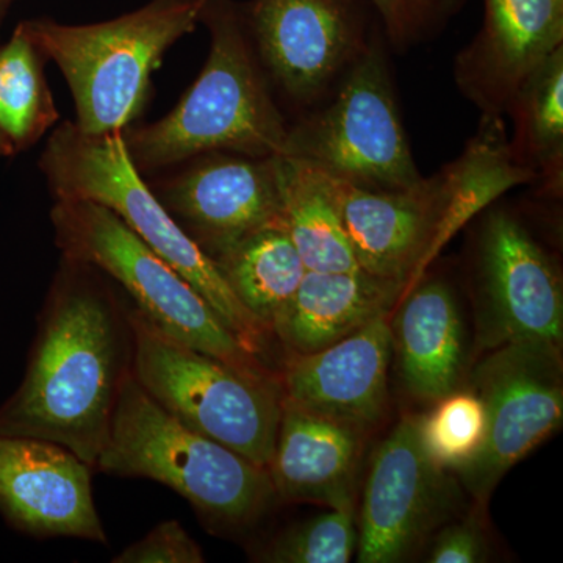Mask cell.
Returning <instances> with one entry per match:
<instances>
[{
	"label": "cell",
	"instance_id": "cell-1",
	"mask_svg": "<svg viewBox=\"0 0 563 563\" xmlns=\"http://www.w3.org/2000/svg\"><path fill=\"white\" fill-rule=\"evenodd\" d=\"M128 309L66 261L38 322L24 379L0 407V435L57 443L96 468L132 369Z\"/></svg>",
	"mask_w": 563,
	"mask_h": 563
},
{
	"label": "cell",
	"instance_id": "cell-2",
	"mask_svg": "<svg viewBox=\"0 0 563 563\" xmlns=\"http://www.w3.org/2000/svg\"><path fill=\"white\" fill-rule=\"evenodd\" d=\"M95 470L166 485L217 528L252 525L277 498L268 470L166 412L132 369L122 379Z\"/></svg>",
	"mask_w": 563,
	"mask_h": 563
},
{
	"label": "cell",
	"instance_id": "cell-3",
	"mask_svg": "<svg viewBox=\"0 0 563 563\" xmlns=\"http://www.w3.org/2000/svg\"><path fill=\"white\" fill-rule=\"evenodd\" d=\"M41 166L57 199L101 203L168 263L247 347L258 351L266 329L233 295L217 263L180 228L141 179L121 132H81L66 122L51 136Z\"/></svg>",
	"mask_w": 563,
	"mask_h": 563
},
{
	"label": "cell",
	"instance_id": "cell-4",
	"mask_svg": "<svg viewBox=\"0 0 563 563\" xmlns=\"http://www.w3.org/2000/svg\"><path fill=\"white\" fill-rule=\"evenodd\" d=\"M210 27L209 58L179 106L128 136L136 168H163L211 152L284 154L290 125L239 21L229 11H218Z\"/></svg>",
	"mask_w": 563,
	"mask_h": 563
},
{
	"label": "cell",
	"instance_id": "cell-5",
	"mask_svg": "<svg viewBox=\"0 0 563 563\" xmlns=\"http://www.w3.org/2000/svg\"><path fill=\"white\" fill-rule=\"evenodd\" d=\"M202 0H154L118 20L90 25H24L43 57L65 74L81 132H121L146 101L151 73L165 52L195 31Z\"/></svg>",
	"mask_w": 563,
	"mask_h": 563
},
{
	"label": "cell",
	"instance_id": "cell-6",
	"mask_svg": "<svg viewBox=\"0 0 563 563\" xmlns=\"http://www.w3.org/2000/svg\"><path fill=\"white\" fill-rule=\"evenodd\" d=\"M128 318L132 374L147 395L188 428L268 470L284 399L279 385L173 339L135 307Z\"/></svg>",
	"mask_w": 563,
	"mask_h": 563
},
{
	"label": "cell",
	"instance_id": "cell-7",
	"mask_svg": "<svg viewBox=\"0 0 563 563\" xmlns=\"http://www.w3.org/2000/svg\"><path fill=\"white\" fill-rule=\"evenodd\" d=\"M52 224L66 261L101 269L117 280L155 328L236 368L265 373L209 302L114 211L98 202L57 199Z\"/></svg>",
	"mask_w": 563,
	"mask_h": 563
},
{
	"label": "cell",
	"instance_id": "cell-8",
	"mask_svg": "<svg viewBox=\"0 0 563 563\" xmlns=\"http://www.w3.org/2000/svg\"><path fill=\"white\" fill-rule=\"evenodd\" d=\"M282 155L369 191H398L421 179L404 129L384 38L343 77L328 101L288 131Z\"/></svg>",
	"mask_w": 563,
	"mask_h": 563
},
{
	"label": "cell",
	"instance_id": "cell-9",
	"mask_svg": "<svg viewBox=\"0 0 563 563\" xmlns=\"http://www.w3.org/2000/svg\"><path fill=\"white\" fill-rule=\"evenodd\" d=\"M561 347L512 343L492 350L473 372L485 410V435L476 455L459 468L463 487L483 506L499 481L563 420Z\"/></svg>",
	"mask_w": 563,
	"mask_h": 563
},
{
	"label": "cell",
	"instance_id": "cell-10",
	"mask_svg": "<svg viewBox=\"0 0 563 563\" xmlns=\"http://www.w3.org/2000/svg\"><path fill=\"white\" fill-rule=\"evenodd\" d=\"M474 284L481 347L562 346L561 273L514 211L499 207L485 214L474 250Z\"/></svg>",
	"mask_w": 563,
	"mask_h": 563
},
{
	"label": "cell",
	"instance_id": "cell-11",
	"mask_svg": "<svg viewBox=\"0 0 563 563\" xmlns=\"http://www.w3.org/2000/svg\"><path fill=\"white\" fill-rule=\"evenodd\" d=\"M251 25L263 69L302 114L328 101L374 38L354 0H257Z\"/></svg>",
	"mask_w": 563,
	"mask_h": 563
},
{
	"label": "cell",
	"instance_id": "cell-12",
	"mask_svg": "<svg viewBox=\"0 0 563 563\" xmlns=\"http://www.w3.org/2000/svg\"><path fill=\"white\" fill-rule=\"evenodd\" d=\"M455 487L424 453L418 417H404L374 451L357 521V561H406L450 515Z\"/></svg>",
	"mask_w": 563,
	"mask_h": 563
},
{
	"label": "cell",
	"instance_id": "cell-13",
	"mask_svg": "<svg viewBox=\"0 0 563 563\" xmlns=\"http://www.w3.org/2000/svg\"><path fill=\"white\" fill-rule=\"evenodd\" d=\"M276 157L211 152L168 185L163 206L214 261L251 233L284 222Z\"/></svg>",
	"mask_w": 563,
	"mask_h": 563
},
{
	"label": "cell",
	"instance_id": "cell-14",
	"mask_svg": "<svg viewBox=\"0 0 563 563\" xmlns=\"http://www.w3.org/2000/svg\"><path fill=\"white\" fill-rule=\"evenodd\" d=\"M92 468L60 444L0 435V512L16 531L107 543Z\"/></svg>",
	"mask_w": 563,
	"mask_h": 563
},
{
	"label": "cell",
	"instance_id": "cell-15",
	"mask_svg": "<svg viewBox=\"0 0 563 563\" xmlns=\"http://www.w3.org/2000/svg\"><path fill=\"white\" fill-rule=\"evenodd\" d=\"M562 46L563 0H485L483 27L455 55V87L481 120H504L526 77Z\"/></svg>",
	"mask_w": 563,
	"mask_h": 563
},
{
	"label": "cell",
	"instance_id": "cell-16",
	"mask_svg": "<svg viewBox=\"0 0 563 563\" xmlns=\"http://www.w3.org/2000/svg\"><path fill=\"white\" fill-rule=\"evenodd\" d=\"M390 317L380 314L324 350L292 355L282 383L284 398L363 433L376 426L387 407Z\"/></svg>",
	"mask_w": 563,
	"mask_h": 563
},
{
	"label": "cell",
	"instance_id": "cell-17",
	"mask_svg": "<svg viewBox=\"0 0 563 563\" xmlns=\"http://www.w3.org/2000/svg\"><path fill=\"white\" fill-rule=\"evenodd\" d=\"M363 432L282 399L279 431L269 477L288 503L354 506Z\"/></svg>",
	"mask_w": 563,
	"mask_h": 563
},
{
	"label": "cell",
	"instance_id": "cell-18",
	"mask_svg": "<svg viewBox=\"0 0 563 563\" xmlns=\"http://www.w3.org/2000/svg\"><path fill=\"white\" fill-rule=\"evenodd\" d=\"M399 302L390 325L404 388L420 401H439L457 387L465 358V332L454 291L443 279L424 273Z\"/></svg>",
	"mask_w": 563,
	"mask_h": 563
},
{
	"label": "cell",
	"instance_id": "cell-19",
	"mask_svg": "<svg viewBox=\"0 0 563 563\" xmlns=\"http://www.w3.org/2000/svg\"><path fill=\"white\" fill-rule=\"evenodd\" d=\"M407 285L355 272H306L272 332L292 355L310 354L340 342L377 317L391 313Z\"/></svg>",
	"mask_w": 563,
	"mask_h": 563
},
{
	"label": "cell",
	"instance_id": "cell-20",
	"mask_svg": "<svg viewBox=\"0 0 563 563\" xmlns=\"http://www.w3.org/2000/svg\"><path fill=\"white\" fill-rule=\"evenodd\" d=\"M510 155L544 196L563 190V46L526 77L507 107Z\"/></svg>",
	"mask_w": 563,
	"mask_h": 563
},
{
	"label": "cell",
	"instance_id": "cell-21",
	"mask_svg": "<svg viewBox=\"0 0 563 563\" xmlns=\"http://www.w3.org/2000/svg\"><path fill=\"white\" fill-rule=\"evenodd\" d=\"M276 163L282 218L307 272L361 269L324 174L288 155Z\"/></svg>",
	"mask_w": 563,
	"mask_h": 563
},
{
	"label": "cell",
	"instance_id": "cell-22",
	"mask_svg": "<svg viewBox=\"0 0 563 563\" xmlns=\"http://www.w3.org/2000/svg\"><path fill=\"white\" fill-rule=\"evenodd\" d=\"M213 262L244 309L268 332L307 272L284 222L251 233Z\"/></svg>",
	"mask_w": 563,
	"mask_h": 563
},
{
	"label": "cell",
	"instance_id": "cell-23",
	"mask_svg": "<svg viewBox=\"0 0 563 563\" xmlns=\"http://www.w3.org/2000/svg\"><path fill=\"white\" fill-rule=\"evenodd\" d=\"M24 25L0 49V133L25 146L57 120L40 58Z\"/></svg>",
	"mask_w": 563,
	"mask_h": 563
},
{
	"label": "cell",
	"instance_id": "cell-24",
	"mask_svg": "<svg viewBox=\"0 0 563 563\" xmlns=\"http://www.w3.org/2000/svg\"><path fill=\"white\" fill-rule=\"evenodd\" d=\"M432 412L418 417L424 453L444 472H457L483 444L485 410L474 391H451L435 401Z\"/></svg>",
	"mask_w": 563,
	"mask_h": 563
},
{
	"label": "cell",
	"instance_id": "cell-25",
	"mask_svg": "<svg viewBox=\"0 0 563 563\" xmlns=\"http://www.w3.org/2000/svg\"><path fill=\"white\" fill-rule=\"evenodd\" d=\"M357 540L355 506L333 507L280 533L262 554V561L347 563L357 550Z\"/></svg>",
	"mask_w": 563,
	"mask_h": 563
},
{
	"label": "cell",
	"instance_id": "cell-26",
	"mask_svg": "<svg viewBox=\"0 0 563 563\" xmlns=\"http://www.w3.org/2000/svg\"><path fill=\"white\" fill-rule=\"evenodd\" d=\"M391 49L407 54L446 29L465 0H372Z\"/></svg>",
	"mask_w": 563,
	"mask_h": 563
},
{
	"label": "cell",
	"instance_id": "cell-27",
	"mask_svg": "<svg viewBox=\"0 0 563 563\" xmlns=\"http://www.w3.org/2000/svg\"><path fill=\"white\" fill-rule=\"evenodd\" d=\"M199 543L176 520L155 526L144 539L129 544L113 563H202Z\"/></svg>",
	"mask_w": 563,
	"mask_h": 563
},
{
	"label": "cell",
	"instance_id": "cell-28",
	"mask_svg": "<svg viewBox=\"0 0 563 563\" xmlns=\"http://www.w3.org/2000/svg\"><path fill=\"white\" fill-rule=\"evenodd\" d=\"M488 558V543L479 518L470 515L465 520L446 526L433 540L429 562L477 563Z\"/></svg>",
	"mask_w": 563,
	"mask_h": 563
},
{
	"label": "cell",
	"instance_id": "cell-29",
	"mask_svg": "<svg viewBox=\"0 0 563 563\" xmlns=\"http://www.w3.org/2000/svg\"><path fill=\"white\" fill-rule=\"evenodd\" d=\"M0 7H2V0H0Z\"/></svg>",
	"mask_w": 563,
	"mask_h": 563
}]
</instances>
